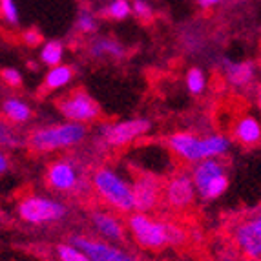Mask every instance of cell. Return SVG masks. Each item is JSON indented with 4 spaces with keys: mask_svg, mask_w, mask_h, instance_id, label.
I'll list each match as a JSON object with an SVG mask.
<instances>
[{
    "mask_svg": "<svg viewBox=\"0 0 261 261\" xmlns=\"http://www.w3.org/2000/svg\"><path fill=\"white\" fill-rule=\"evenodd\" d=\"M166 148L179 163L194 166L206 159H225L232 148V141L223 134L174 132L166 137Z\"/></svg>",
    "mask_w": 261,
    "mask_h": 261,
    "instance_id": "obj_1",
    "label": "cell"
},
{
    "mask_svg": "<svg viewBox=\"0 0 261 261\" xmlns=\"http://www.w3.org/2000/svg\"><path fill=\"white\" fill-rule=\"evenodd\" d=\"M126 225L132 240L144 250L179 247L188 240L187 230H183L177 223L165 221L146 212H134L126 216Z\"/></svg>",
    "mask_w": 261,
    "mask_h": 261,
    "instance_id": "obj_2",
    "label": "cell"
},
{
    "mask_svg": "<svg viewBox=\"0 0 261 261\" xmlns=\"http://www.w3.org/2000/svg\"><path fill=\"white\" fill-rule=\"evenodd\" d=\"M90 187L106 208L115 210L121 216H130L135 212L132 177L126 179L113 166H97L90 175Z\"/></svg>",
    "mask_w": 261,
    "mask_h": 261,
    "instance_id": "obj_3",
    "label": "cell"
},
{
    "mask_svg": "<svg viewBox=\"0 0 261 261\" xmlns=\"http://www.w3.org/2000/svg\"><path fill=\"white\" fill-rule=\"evenodd\" d=\"M88 126L81 122L62 121L31 130L26 137L28 148L35 153H57L73 150L86 141Z\"/></svg>",
    "mask_w": 261,
    "mask_h": 261,
    "instance_id": "obj_4",
    "label": "cell"
},
{
    "mask_svg": "<svg viewBox=\"0 0 261 261\" xmlns=\"http://www.w3.org/2000/svg\"><path fill=\"white\" fill-rule=\"evenodd\" d=\"M17 216L22 223L30 226L57 225L66 219L68 206L59 197L42 194H26L17 201Z\"/></svg>",
    "mask_w": 261,
    "mask_h": 261,
    "instance_id": "obj_5",
    "label": "cell"
},
{
    "mask_svg": "<svg viewBox=\"0 0 261 261\" xmlns=\"http://www.w3.org/2000/svg\"><path fill=\"white\" fill-rule=\"evenodd\" d=\"M190 174L196 183L197 194L201 199L216 201L228 190L230 177L223 159H206L190 166Z\"/></svg>",
    "mask_w": 261,
    "mask_h": 261,
    "instance_id": "obj_6",
    "label": "cell"
},
{
    "mask_svg": "<svg viewBox=\"0 0 261 261\" xmlns=\"http://www.w3.org/2000/svg\"><path fill=\"white\" fill-rule=\"evenodd\" d=\"M44 179L49 190L59 196H75L79 192H83L86 185L83 168L71 157H59L49 163Z\"/></svg>",
    "mask_w": 261,
    "mask_h": 261,
    "instance_id": "obj_7",
    "label": "cell"
},
{
    "mask_svg": "<svg viewBox=\"0 0 261 261\" xmlns=\"http://www.w3.org/2000/svg\"><path fill=\"white\" fill-rule=\"evenodd\" d=\"M152 130V122L144 117L126 119V121H112L100 124L99 139L106 148H126L148 135Z\"/></svg>",
    "mask_w": 261,
    "mask_h": 261,
    "instance_id": "obj_8",
    "label": "cell"
},
{
    "mask_svg": "<svg viewBox=\"0 0 261 261\" xmlns=\"http://www.w3.org/2000/svg\"><path fill=\"white\" fill-rule=\"evenodd\" d=\"M57 110L66 121L81 122V124H92L100 117V106L86 90L75 88L66 92L57 99Z\"/></svg>",
    "mask_w": 261,
    "mask_h": 261,
    "instance_id": "obj_9",
    "label": "cell"
},
{
    "mask_svg": "<svg viewBox=\"0 0 261 261\" xmlns=\"http://www.w3.org/2000/svg\"><path fill=\"white\" fill-rule=\"evenodd\" d=\"M199 197L190 170H177L165 181L163 188V203L172 212H187L196 205Z\"/></svg>",
    "mask_w": 261,
    "mask_h": 261,
    "instance_id": "obj_10",
    "label": "cell"
},
{
    "mask_svg": "<svg viewBox=\"0 0 261 261\" xmlns=\"http://www.w3.org/2000/svg\"><path fill=\"white\" fill-rule=\"evenodd\" d=\"M232 240L245 257L261 261V208L232 226Z\"/></svg>",
    "mask_w": 261,
    "mask_h": 261,
    "instance_id": "obj_11",
    "label": "cell"
},
{
    "mask_svg": "<svg viewBox=\"0 0 261 261\" xmlns=\"http://www.w3.org/2000/svg\"><path fill=\"white\" fill-rule=\"evenodd\" d=\"M68 241L73 243L77 248H81L93 261H139V257L132 250H126L124 247L112 243V241L93 238V236L73 234Z\"/></svg>",
    "mask_w": 261,
    "mask_h": 261,
    "instance_id": "obj_12",
    "label": "cell"
},
{
    "mask_svg": "<svg viewBox=\"0 0 261 261\" xmlns=\"http://www.w3.org/2000/svg\"><path fill=\"white\" fill-rule=\"evenodd\" d=\"M135 194V212L152 214L157 206L163 203V188L165 181L153 172L146 170H137L132 175Z\"/></svg>",
    "mask_w": 261,
    "mask_h": 261,
    "instance_id": "obj_13",
    "label": "cell"
},
{
    "mask_svg": "<svg viewBox=\"0 0 261 261\" xmlns=\"http://www.w3.org/2000/svg\"><path fill=\"white\" fill-rule=\"evenodd\" d=\"M90 226L97 238L112 243H124L128 234L126 221L121 218V214L110 208H93L90 212Z\"/></svg>",
    "mask_w": 261,
    "mask_h": 261,
    "instance_id": "obj_14",
    "label": "cell"
},
{
    "mask_svg": "<svg viewBox=\"0 0 261 261\" xmlns=\"http://www.w3.org/2000/svg\"><path fill=\"white\" fill-rule=\"evenodd\" d=\"M221 70L226 83L238 90H248L257 83V64L254 61H230L223 59Z\"/></svg>",
    "mask_w": 261,
    "mask_h": 261,
    "instance_id": "obj_15",
    "label": "cell"
},
{
    "mask_svg": "<svg viewBox=\"0 0 261 261\" xmlns=\"http://www.w3.org/2000/svg\"><path fill=\"white\" fill-rule=\"evenodd\" d=\"M232 139L245 148H254L261 144V117L254 113H241L232 122Z\"/></svg>",
    "mask_w": 261,
    "mask_h": 261,
    "instance_id": "obj_16",
    "label": "cell"
},
{
    "mask_svg": "<svg viewBox=\"0 0 261 261\" xmlns=\"http://www.w3.org/2000/svg\"><path fill=\"white\" fill-rule=\"evenodd\" d=\"M86 51L95 61H121V59L126 57L124 44L119 42L113 37H106V35L92 37V39L88 40Z\"/></svg>",
    "mask_w": 261,
    "mask_h": 261,
    "instance_id": "obj_17",
    "label": "cell"
},
{
    "mask_svg": "<svg viewBox=\"0 0 261 261\" xmlns=\"http://www.w3.org/2000/svg\"><path fill=\"white\" fill-rule=\"evenodd\" d=\"M2 117H4V122L11 126H22L31 121L33 108L26 99L18 95H9L2 102Z\"/></svg>",
    "mask_w": 261,
    "mask_h": 261,
    "instance_id": "obj_18",
    "label": "cell"
},
{
    "mask_svg": "<svg viewBox=\"0 0 261 261\" xmlns=\"http://www.w3.org/2000/svg\"><path fill=\"white\" fill-rule=\"evenodd\" d=\"M75 70L70 64H59L48 68L46 75H44V90L46 92H61L64 88H68L73 83Z\"/></svg>",
    "mask_w": 261,
    "mask_h": 261,
    "instance_id": "obj_19",
    "label": "cell"
},
{
    "mask_svg": "<svg viewBox=\"0 0 261 261\" xmlns=\"http://www.w3.org/2000/svg\"><path fill=\"white\" fill-rule=\"evenodd\" d=\"M62 59H64V44L61 40H46V42L40 46L39 51V61L48 68L62 64Z\"/></svg>",
    "mask_w": 261,
    "mask_h": 261,
    "instance_id": "obj_20",
    "label": "cell"
},
{
    "mask_svg": "<svg viewBox=\"0 0 261 261\" xmlns=\"http://www.w3.org/2000/svg\"><path fill=\"white\" fill-rule=\"evenodd\" d=\"M185 88L190 95H203L208 88V77H206L205 70L201 68H190L185 75Z\"/></svg>",
    "mask_w": 261,
    "mask_h": 261,
    "instance_id": "obj_21",
    "label": "cell"
},
{
    "mask_svg": "<svg viewBox=\"0 0 261 261\" xmlns=\"http://www.w3.org/2000/svg\"><path fill=\"white\" fill-rule=\"evenodd\" d=\"M75 30L84 37H95L99 30V20L92 9H81L75 18Z\"/></svg>",
    "mask_w": 261,
    "mask_h": 261,
    "instance_id": "obj_22",
    "label": "cell"
},
{
    "mask_svg": "<svg viewBox=\"0 0 261 261\" xmlns=\"http://www.w3.org/2000/svg\"><path fill=\"white\" fill-rule=\"evenodd\" d=\"M102 15L110 20H126L134 15L130 0H110L106 8L102 9Z\"/></svg>",
    "mask_w": 261,
    "mask_h": 261,
    "instance_id": "obj_23",
    "label": "cell"
},
{
    "mask_svg": "<svg viewBox=\"0 0 261 261\" xmlns=\"http://www.w3.org/2000/svg\"><path fill=\"white\" fill-rule=\"evenodd\" d=\"M57 257L59 261H93L88 254H84L81 248H77L70 241L57 245Z\"/></svg>",
    "mask_w": 261,
    "mask_h": 261,
    "instance_id": "obj_24",
    "label": "cell"
},
{
    "mask_svg": "<svg viewBox=\"0 0 261 261\" xmlns=\"http://www.w3.org/2000/svg\"><path fill=\"white\" fill-rule=\"evenodd\" d=\"M0 15H2V20L11 28L18 26L20 22V13L15 0H0Z\"/></svg>",
    "mask_w": 261,
    "mask_h": 261,
    "instance_id": "obj_25",
    "label": "cell"
},
{
    "mask_svg": "<svg viewBox=\"0 0 261 261\" xmlns=\"http://www.w3.org/2000/svg\"><path fill=\"white\" fill-rule=\"evenodd\" d=\"M0 143H2V148H18L22 144H28V141H24L17 132L13 130V126L8 122L2 124V132H0Z\"/></svg>",
    "mask_w": 261,
    "mask_h": 261,
    "instance_id": "obj_26",
    "label": "cell"
},
{
    "mask_svg": "<svg viewBox=\"0 0 261 261\" xmlns=\"http://www.w3.org/2000/svg\"><path fill=\"white\" fill-rule=\"evenodd\" d=\"M2 83L6 84V88H11V90H17V88L22 86L24 79H22V73L13 68V66H8L2 70Z\"/></svg>",
    "mask_w": 261,
    "mask_h": 261,
    "instance_id": "obj_27",
    "label": "cell"
},
{
    "mask_svg": "<svg viewBox=\"0 0 261 261\" xmlns=\"http://www.w3.org/2000/svg\"><path fill=\"white\" fill-rule=\"evenodd\" d=\"M132 9H134V17L139 20H150L153 17V9L148 0H132Z\"/></svg>",
    "mask_w": 261,
    "mask_h": 261,
    "instance_id": "obj_28",
    "label": "cell"
},
{
    "mask_svg": "<svg viewBox=\"0 0 261 261\" xmlns=\"http://www.w3.org/2000/svg\"><path fill=\"white\" fill-rule=\"evenodd\" d=\"M20 40L24 46L28 48H37L40 44H44V39H42V33L35 28H30V30H24L20 33Z\"/></svg>",
    "mask_w": 261,
    "mask_h": 261,
    "instance_id": "obj_29",
    "label": "cell"
},
{
    "mask_svg": "<svg viewBox=\"0 0 261 261\" xmlns=\"http://www.w3.org/2000/svg\"><path fill=\"white\" fill-rule=\"evenodd\" d=\"M226 0H196V4L199 6L201 9H216L221 4H225Z\"/></svg>",
    "mask_w": 261,
    "mask_h": 261,
    "instance_id": "obj_30",
    "label": "cell"
},
{
    "mask_svg": "<svg viewBox=\"0 0 261 261\" xmlns=\"http://www.w3.org/2000/svg\"><path fill=\"white\" fill-rule=\"evenodd\" d=\"M8 168H9V157H8V153H6V152H2V153H0V172H2V174H6V172H8Z\"/></svg>",
    "mask_w": 261,
    "mask_h": 261,
    "instance_id": "obj_31",
    "label": "cell"
},
{
    "mask_svg": "<svg viewBox=\"0 0 261 261\" xmlns=\"http://www.w3.org/2000/svg\"><path fill=\"white\" fill-rule=\"evenodd\" d=\"M256 108L261 115V84H257L256 86Z\"/></svg>",
    "mask_w": 261,
    "mask_h": 261,
    "instance_id": "obj_32",
    "label": "cell"
}]
</instances>
